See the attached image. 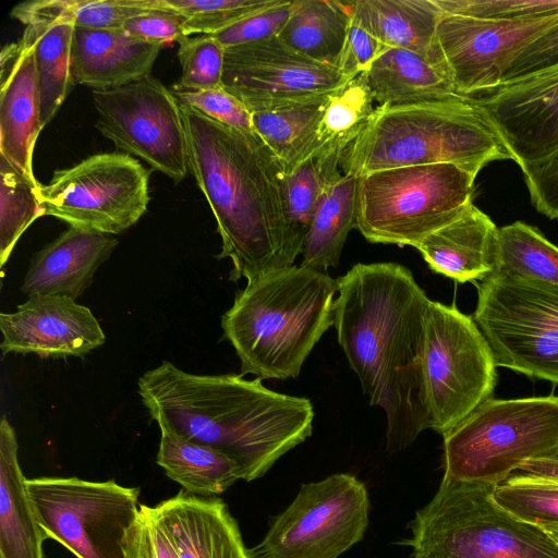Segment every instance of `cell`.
<instances>
[{"label": "cell", "mask_w": 558, "mask_h": 558, "mask_svg": "<svg viewBox=\"0 0 558 558\" xmlns=\"http://www.w3.org/2000/svg\"><path fill=\"white\" fill-rule=\"evenodd\" d=\"M336 280L338 342L369 403L385 412L388 450H402L429 428L422 357L430 300L398 263L356 264Z\"/></svg>", "instance_id": "6da1fadb"}, {"label": "cell", "mask_w": 558, "mask_h": 558, "mask_svg": "<svg viewBox=\"0 0 558 558\" xmlns=\"http://www.w3.org/2000/svg\"><path fill=\"white\" fill-rule=\"evenodd\" d=\"M181 105V104H180ZM189 171L205 195L229 258V279L247 282L294 265L302 246L288 219L284 169L255 133L227 126L181 105Z\"/></svg>", "instance_id": "7a4b0ae2"}, {"label": "cell", "mask_w": 558, "mask_h": 558, "mask_svg": "<svg viewBox=\"0 0 558 558\" xmlns=\"http://www.w3.org/2000/svg\"><path fill=\"white\" fill-rule=\"evenodd\" d=\"M137 386L160 429L222 452L247 482L312 435V402L270 390L260 378L197 375L163 361L145 372Z\"/></svg>", "instance_id": "3957f363"}, {"label": "cell", "mask_w": 558, "mask_h": 558, "mask_svg": "<svg viewBox=\"0 0 558 558\" xmlns=\"http://www.w3.org/2000/svg\"><path fill=\"white\" fill-rule=\"evenodd\" d=\"M337 280L327 271L290 266L247 282L222 315L223 338L242 375L296 378L306 357L332 326Z\"/></svg>", "instance_id": "277c9868"}, {"label": "cell", "mask_w": 558, "mask_h": 558, "mask_svg": "<svg viewBox=\"0 0 558 558\" xmlns=\"http://www.w3.org/2000/svg\"><path fill=\"white\" fill-rule=\"evenodd\" d=\"M511 154L482 111L465 96L378 106L345 148L340 170L356 178L409 166L452 163L476 178Z\"/></svg>", "instance_id": "5b68a950"}, {"label": "cell", "mask_w": 558, "mask_h": 558, "mask_svg": "<svg viewBox=\"0 0 558 558\" xmlns=\"http://www.w3.org/2000/svg\"><path fill=\"white\" fill-rule=\"evenodd\" d=\"M494 488L442 477L411 523L413 558H558V542L500 507Z\"/></svg>", "instance_id": "8992f818"}, {"label": "cell", "mask_w": 558, "mask_h": 558, "mask_svg": "<svg viewBox=\"0 0 558 558\" xmlns=\"http://www.w3.org/2000/svg\"><path fill=\"white\" fill-rule=\"evenodd\" d=\"M442 437L444 477L497 486L558 453V396L489 398Z\"/></svg>", "instance_id": "52a82bcc"}, {"label": "cell", "mask_w": 558, "mask_h": 558, "mask_svg": "<svg viewBox=\"0 0 558 558\" xmlns=\"http://www.w3.org/2000/svg\"><path fill=\"white\" fill-rule=\"evenodd\" d=\"M475 177L452 165L409 166L357 178L355 229L372 243L416 247L472 204Z\"/></svg>", "instance_id": "ba28073f"}, {"label": "cell", "mask_w": 558, "mask_h": 558, "mask_svg": "<svg viewBox=\"0 0 558 558\" xmlns=\"http://www.w3.org/2000/svg\"><path fill=\"white\" fill-rule=\"evenodd\" d=\"M493 351L473 317L429 301L424 317L422 386L429 428L444 436L493 393Z\"/></svg>", "instance_id": "9c48e42d"}, {"label": "cell", "mask_w": 558, "mask_h": 558, "mask_svg": "<svg viewBox=\"0 0 558 558\" xmlns=\"http://www.w3.org/2000/svg\"><path fill=\"white\" fill-rule=\"evenodd\" d=\"M472 315L498 367L558 384V288L495 272Z\"/></svg>", "instance_id": "30bf717a"}, {"label": "cell", "mask_w": 558, "mask_h": 558, "mask_svg": "<svg viewBox=\"0 0 558 558\" xmlns=\"http://www.w3.org/2000/svg\"><path fill=\"white\" fill-rule=\"evenodd\" d=\"M26 487L47 538L77 558H125V536L140 511L138 488L56 476L26 480Z\"/></svg>", "instance_id": "8fae6325"}, {"label": "cell", "mask_w": 558, "mask_h": 558, "mask_svg": "<svg viewBox=\"0 0 558 558\" xmlns=\"http://www.w3.org/2000/svg\"><path fill=\"white\" fill-rule=\"evenodd\" d=\"M149 174L150 170L128 154L92 155L56 170L48 184L40 183L44 214L70 227L120 234L147 210Z\"/></svg>", "instance_id": "7c38bea8"}, {"label": "cell", "mask_w": 558, "mask_h": 558, "mask_svg": "<svg viewBox=\"0 0 558 558\" xmlns=\"http://www.w3.org/2000/svg\"><path fill=\"white\" fill-rule=\"evenodd\" d=\"M365 485L347 473L303 484L271 522L254 558H338L359 543L368 525Z\"/></svg>", "instance_id": "4fadbf2b"}, {"label": "cell", "mask_w": 558, "mask_h": 558, "mask_svg": "<svg viewBox=\"0 0 558 558\" xmlns=\"http://www.w3.org/2000/svg\"><path fill=\"white\" fill-rule=\"evenodd\" d=\"M97 130L117 149L143 159L175 183L189 172L182 109L172 90L151 74L107 90H92Z\"/></svg>", "instance_id": "5bb4252c"}, {"label": "cell", "mask_w": 558, "mask_h": 558, "mask_svg": "<svg viewBox=\"0 0 558 558\" xmlns=\"http://www.w3.org/2000/svg\"><path fill=\"white\" fill-rule=\"evenodd\" d=\"M355 77L295 51L277 36L226 48L222 86L256 112L332 95Z\"/></svg>", "instance_id": "9a60e30c"}, {"label": "cell", "mask_w": 558, "mask_h": 558, "mask_svg": "<svg viewBox=\"0 0 558 558\" xmlns=\"http://www.w3.org/2000/svg\"><path fill=\"white\" fill-rule=\"evenodd\" d=\"M557 23L558 13L514 21L442 13L437 48L456 93L468 96L498 86L521 50Z\"/></svg>", "instance_id": "2e32d148"}, {"label": "cell", "mask_w": 558, "mask_h": 558, "mask_svg": "<svg viewBox=\"0 0 558 558\" xmlns=\"http://www.w3.org/2000/svg\"><path fill=\"white\" fill-rule=\"evenodd\" d=\"M519 167L558 149V65L465 96Z\"/></svg>", "instance_id": "e0dca14e"}, {"label": "cell", "mask_w": 558, "mask_h": 558, "mask_svg": "<svg viewBox=\"0 0 558 558\" xmlns=\"http://www.w3.org/2000/svg\"><path fill=\"white\" fill-rule=\"evenodd\" d=\"M1 351L46 357L84 356L106 336L90 310L62 295H33L0 314Z\"/></svg>", "instance_id": "ac0fdd59"}, {"label": "cell", "mask_w": 558, "mask_h": 558, "mask_svg": "<svg viewBox=\"0 0 558 558\" xmlns=\"http://www.w3.org/2000/svg\"><path fill=\"white\" fill-rule=\"evenodd\" d=\"M0 81V155L35 178L34 148L44 126L34 45L25 31L2 48Z\"/></svg>", "instance_id": "d6986e66"}, {"label": "cell", "mask_w": 558, "mask_h": 558, "mask_svg": "<svg viewBox=\"0 0 558 558\" xmlns=\"http://www.w3.org/2000/svg\"><path fill=\"white\" fill-rule=\"evenodd\" d=\"M150 512L179 558H254L227 505L181 490Z\"/></svg>", "instance_id": "ffe728a7"}, {"label": "cell", "mask_w": 558, "mask_h": 558, "mask_svg": "<svg viewBox=\"0 0 558 558\" xmlns=\"http://www.w3.org/2000/svg\"><path fill=\"white\" fill-rule=\"evenodd\" d=\"M118 243L112 235L69 227L33 256L21 290L76 300Z\"/></svg>", "instance_id": "44dd1931"}, {"label": "cell", "mask_w": 558, "mask_h": 558, "mask_svg": "<svg viewBox=\"0 0 558 558\" xmlns=\"http://www.w3.org/2000/svg\"><path fill=\"white\" fill-rule=\"evenodd\" d=\"M498 229L472 203L462 215L430 233L415 248L433 271L460 283L478 282L497 271Z\"/></svg>", "instance_id": "7402d4cb"}, {"label": "cell", "mask_w": 558, "mask_h": 558, "mask_svg": "<svg viewBox=\"0 0 558 558\" xmlns=\"http://www.w3.org/2000/svg\"><path fill=\"white\" fill-rule=\"evenodd\" d=\"M161 47L120 29L75 27L71 48L74 83L92 90L117 88L150 75Z\"/></svg>", "instance_id": "603a6c76"}, {"label": "cell", "mask_w": 558, "mask_h": 558, "mask_svg": "<svg viewBox=\"0 0 558 558\" xmlns=\"http://www.w3.org/2000/svg\"><path fill=\"white\" fill-rule=\"evenodd\" d=\"M17 439L5 415L0 421V558H44L47 536L35 515L17 458Z\"/></svg>", "instance_id": "cb8c5ba5"}, {"label": "cell", "mask_w": 558, "mask_h": 558, "mask_svg": "<svg viewBox=\"0 0 558 558\" xmlns=\"http://www.w3.org/2000/svg\"><path fill=\"white\" fill-rule=\"evenodd\" d=\"M379 106L410 105L457 95L446 69L401 48H385L363 73Z\"/></svg>", "instance_id": "d4e9b609"}, {"label": "cell", "mask_w": 558, "mask_h": 558, "mask_svg": "<svg viewBox=\"0 0 558 558\" xmlns=\"http://www.w3.org/2000/svg\"><path fill=\"white\" fill-rule=\"evenodd\" d=\"M353 7L385 48L413 51L446 69L436 38L442 13L435 0H356Z\"/></svg>", "instance_id": "484cf974"}, {"label": "cell", "mask_w": 558, "mask_h": 558, "mask_svg": "<svg viewBox=\"0 0 558 558\" xmlns=\"http://www.w3.org/2000/svg\"><path fill=\"white\" fill-rule=\"evenodd\" d=\"M351 10V1L293 0L292 12L278 37L295 51L340 69Z\"/></svg>", "instance_id": "4316f807"}, {"label": "cell", "mask_w": 558, "mask_h": 558, "mask_svg": "<svg viewBox=\"0 0 558 558\" xmlns=\"http://www.w3.org/2000/svg\"><path fill=\"white\" fill-rule=\"evenodd\" d=\"M357 178L341 173L326 187L302 250L301 265L336 268L349 232L355 228Z\"/></svg>", "instance_id": "83f0119b"}, {"label": "cell", "mask_w": 558, "mask_h": 558, "mask_svg": "<svg viewBox=\"0 0 558 558\" xmlns=\"http://www.w3.org/2000/svg\"><path fill=\"white\" fill-rule=\"evenodd\" d=\"M160 430L157 463L186 492L208 497L223 493L241 480L238 464L222 452L168 429Z\"/></svg>", "instance_id": "f1b7e54d"}, {"label": "cell", "mask_w": 558, "mask_h": 558, "mask_svg": "<svg viewBox=\"0 0 558 558\" xmlns=\"http://www.w3.org/2000/svg\"><path fill=\"white\" fill-rule=\"evenodd\" d=\"M330 96L252 112L255 133L276 155L286 173L316 151L319 123Z\"/></svg>", "instance_id": "f546056e"}, {"label": "cell", "mask_w": 558, "mask_h": 558, "mask_svg": "<svg viewBox=\"0 0 558 558\" xmlns=\"http://www.w3.org/2000/svg\"><path fill=\"white\" fill-rule=\"evenodd\" d=\"M74 28L61 21H33L25 25L24 31L34 45L44 128L54 118L74 83L71 70Z\"/></svg>", "instance_id": "4dcf8cb0"}, {"label": "cell", "mask_w": 558, "mask_h": 558, "mask_svg": "<svg viewBox=\"0 0 558 558\" xmlns=\"http://www.w3.org/2000/svg\"><path fill=\"white\" fill-rule=\"evenodd\" d=\"M151 10V0H32L16 4L11 16L24 25L61 21L80 28L120 29L129 19Z\"/></svg>", "instance_id": "1f68e13d"}, {"label": "cell", "mask_w": 558, "mask_h": 558, "mask_svg": "<svg viewBox=\"0 0 558 558\" xmlns=\"http://www.w3.org/2000/svg\"><path fill=\"white\" fill-rule=\"evenodd\" d=\"M496 272L558 288V246L526 222L504 226L498 229Z\"/></svg>", "instance_id": "d6a6232c"}, {"label": "cell", "mask_w": 558, "mask_h": 558, "mask_svg": "<svg viewBox=\"0 0 558 558\" xmlns=\"http://www.w3.org/2000/svg\"><path fill=\"white\" fill-rule=\"evenodd\" d=\"M341 158L342 154L339 151L318 150L284 175L283 194L287 215L302 250L326 187L342 173Z\"/></svg>", "instance_id": "836d02e7"}, {"label": "cell", "mask_w": 558, "mask_h": 558, "mask_svg": "<svg viewBox=\"0 0 558 558\" xmlns=\"http://www.w3.org/2000/svg\"><path fill=\"white\" fill-rule=\"evenodd\" d=\"M40 183L0 155V266H4L26 229L45 216Z\"/></svg>", "instance_id": "e575fe53"}, {"label": "cell", "mask_w": 558, "mask_h": 558, "mask_svg": "<svg viewBox=\"0 0 558 558\" xmlns=\"http://www.w3.org/2000/svg\"><path fill=\"white\" fill-rule=\"evenodd\" d=\"M373 101L363 73L332 94L319 123L316 151L337 149L344 153L374 111Z\"/></svg>", "instance_id": "d590c367"}, {"label": "cell", "mask_w": 558, "mask_h": 558, "mask_svg": "<svg viewBox=\"0 0 558 558\" xmlns=\"http://www.w3.org/2000/svg\"><path fill=\"white\" fill-rule=\"evenodd\" d=\"M279 0H151L154 10L183 19L186 36L214 35Z\"/></svg>", "instance_id": "8d00e7d4"}, {"label": "cell", "mask_w": 558, "mask_h": 558, "mask_svg": "<svg viewBox=\"0 0 558 558\" xmlns=\"http://www.w3.org/2000/svg\"><path fill=\"white\" fill-rule=\"evenodd\" d=\"M494 500L514 517L538 525H558V484L513 473L495 486Z\"/></svg>", "instance_id": "74e56055"}, {"label": "cell", "mask_w": 558, "mask_h": 558, "mask_svg": "<svg viewBox=\"0 0 558 558\" xmlns=\"http://www.w3.org/2000/svg\"><path fill=\"white\" fill-rule=\"evenodd\" d=\"M178 44L181 76L172 90H204L222 86L226 48L214 36H185Z\"/></svg>", "instance_id": "f35d334b"}, {"label": "cell", "mask_w": 558, "mask_h": 558, "mask_svg": "<svg viewBox=\"0 0 558 558\" xmlns=\"http://www.w3.org/2000/svg\"><path fill=\"white\" fill-rule=\"evenodd\" d=\"M441 13L484 20H526L558 13V0H435Z\"/></svg>", "instance_id": "ab89813d"}, {"label": "cell", "mask_w": 558, "mask_h": 558, "mask_svg": "<svg viewBox=\"0 0 558 558\" xmlns=\"http://www.w3.org/2000/svg\"><path fill=\"white\" fill-rule=\"evenodd\" d=\"M181 105L192 107L227 126L255 132L252 112L223 86L204 90H172Z\"/></svg>", "instance_id": "60d3db41"}, {"label": "cell", "mask_w": 558, "mask_h": 558, "mask_svg": "<svg viewBox=\"0 0 558 558\" xmlns=\"http://www.w3.org/2000/svg\"><path fill=\"white\" fill-rule=\"evenodd\" d=\"M293 0H279L275 5L252 14L214 34L225 48L277 37L292 12Z\"/></svg>", "instance_id": "b9f144b4"}, {"label": "cell", "mask_w": 558, "mask_h": 558, "mask_svg": "<svg viewBox=\"0 0 558 558\" xmlns=\"http://www.w3.org/2000/svg\"><path fill=\"white\" fill-rule=\"evenodd\" d=\"M124 555L125 558H179L146 505H140L138 515L126 533Z\"/></svg>", "instance_id": "7bdbcfd3"}, {"label": "cell", "mask_w": 558, "mask_h": 558, "mask_svg": "<svg viewBox=\"0 0 558 558\" xmlns=\"http://www.w3.org/2000/svg\"><path fill=\"white\" fill-rule=\"evenodd\" d=\"M520 168L533 206L544 216L558 219V149Z\"/></svg>", "instance_id": "ee69618b"}, {"label": "cell", "mask_w": 558, "mask_h": 558, "mask_svg": "<svg viewBox=\"0 0 558 558\" xmlns=\"http://www.w3.org/2000/svg\"><path fill=\"white\" fill-rule=\"evenodd\" d=\"M557 65L558 23L546 29L521 50L505 71L501 83L511 82Z\"/></svg>", "instance_id": "f6af8a7d"}, {"label": "cell", "mask_w": 558, "mask_h": 558, "mask_svg": "<svg viewBox=\"0 0 558 558\" xmlns=\"http://www.w3.org/2000/svg\"><path fill=\"white\" fill-rule=\"evenodd\" d=\"M126 36L158 45L179 43L186 35L183 19L171 12L151 10L129 19L120 28Z\"/></svg>", "instance_id": "bcb514c9"}, {"label": "cell", "mask_w": 558, "mask_h": 558, "mask_svg": "<svg viewBox=\"0 0 558 558\" xmlns=\"http://www.w3.org/2000/svg\"><path fill=\"white\" fill-rule=\"evenodd\" d=\"M351 22L340 69L353 76L364 73L385 47L356 13L351 1Z\"/></svg>", "instance_id": "7dc6e473"}, {"label": "cell", "mask_w": 558, "mask_h": 558, "mask_svg": "<svg viewBox=\"0 0 558 558\" xmlns=\"http://www.w3.org/2000/svg\"><path fill=\"white\" fill-rule=\"evenodd\" d=\"M515 472L558 484V453L551 458L527 461Z\"/></svg>", "instance_id": "c3c4849f"}, {"label": "cell", "mask_w": 558, "mask_h": 558, "mask_svg": "<svg viewBox=\"0 0 558 558\" xmlns=\"http://www.w3.org/2000/svg\"><path fill=\"white\" fill-rule=\"evenodd\" d=\"M543 529L558 542V525H548Z\"/></svg>", "instance_id": "681fc988"}]
</instances>
